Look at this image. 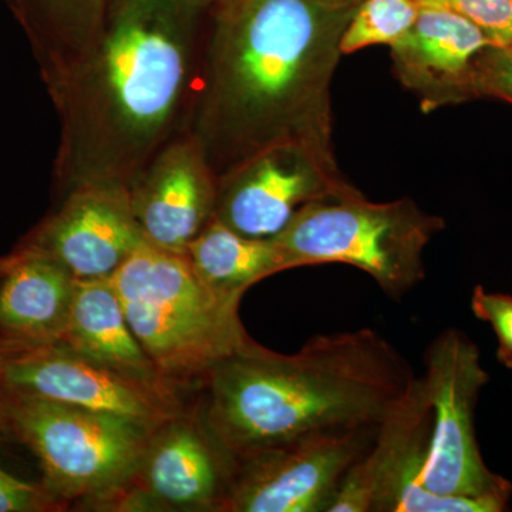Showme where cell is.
<instances>
[{
  "instance_id": "1",
  "label": "cell",
  "mask_w": 512,
  "mask_h": 512,
  "mask_svg": "<svg viewBox=\"0 0 512 512\" xmlns=\"http://www.w3.org/2000/svg\"><path fill=\"white\" fill-rule=\"evenodd\" d=\"M356 9L212 0L184 131L217 178L276 146L333 156L330 86Z\"/></svg>"
},
{
  "instance_id": "2",
  "label": "cell",
  "mask_w": 512,
  "mask_h": 512,
  "mask_svg": "<svg viewBox=\"0 0 512 512\" xmlns=\"http://www.w3.org/2000/svg\"><path fill=\"white\" fill-rule=\"evenodd\" d=\"M208 0H109L96 42L53 89L62 113L64 191L130 187L183 133Z\"/></svg>"
},
{
  "instance_id": "3",
  "label": "cell",
  "mask_w": 512,
  "mask_h": 512,
  "mask_svg": "<svg viewBox=\"0 0 512 512\" xmlns=\"http://www.w3.org/2000/svg\"><path fill=\"white\" fill-rule=\"evenodd\" d=\"M205 377V427L238 461L318 431L377 427L416 375L362 328L313 336L293 355L254 342Z\"/></svg>"
},
{
  "instance_id": "4",
  "label": "cell",
  "mask_w": 512,
  "mask_h": 512,
  "mask_svg": "<svg viewBox=\"0 0 512 512\" xmlns=\"http://www.w3.org/2000/svg\"><path fill=\"white\" fill-rule=\"evenodd\" d=\"M131 330L161 375L207 376L247 349L242 296L215 291L187 255L144 242L110 276Z\"/></svg>"
},
{
  "instance_id": "5",
  "label": "cell",
  "mask_w": 512,
  "mask_h": 512,
  "mask_svg": "<svg viewBox=\"0 0 512 512\" xmlns=\"http://www.w3.org/2000/svg\"><path fill=\"white\" fill-rule=\"evenodd\" d=\"M443 228L410 198L372 202L352 188L309 202L272 239L293 268L352 265L399 301L426 278L424 251Z\"/></svg>"
},
{
  "instance_id": "6",
  "label": "cell",
  "mask_w": 512,
  "mask_h": 512,
  "mask_svg": "<svg viewBox=\"0 0 512 512\" xmlns=\"http://www.w3.org/2000/svg\"><path fill=\"white\" fill-rule=\"evenodd\" d=\"M56 498H111L133 483L156 431L113 414L12 394L6 406Z\"/></svg>"
},
{
  "instance_id": "7",
  "label": "cell",
  "mask_w": 512,
  "mask_h": 512,
  "mask_svg": "<svg viewBox=\"0 0 512 512\" xmlns=\"http://www.w3.org/2000/svg\"><path fill=\"white\" fill-rule=\"evenodd\" d=\"M431 410L423 484L446 498H503L511 487L488 470L474 431V409L488 376L477 346L457 329L444 330L424 353L421 375Z\"/></svg>"
},
{
  "instance_id": "8",
  "label": "cell",
  "mask_w": 512,
  "mask_h": 512,
  "mask_svg": "<svg viewBox=\"0 0 512 512\" xmlns=\"http://www.w3.org/2000/svg\"><path fill=\"white\" fill-rule=\"evenodd\" d=\"M431 410L421 377L377 426L365 454L349 468L328 512H500L503 498H446L423 484Z\"/></svg>"
},
{
  "instance_id": "9",
  "label": "cell",
  "mask_w": 512,
  "mask_h": 512,
  "mask_svg": "<svg viewBox=\"0 0 512 512\" xmlns=\"http://www.w3.org/2000/svg\"><path fill=\"white\" fill-rule=\"evenodd\" d=\"M377 427L318 431L237 461L222 511L328 512Z\"/></svg>"
},
{
  "instance_id": "10",
  "label": "cell",
  "mask_w": 512,
  "mask_h": 512,
  "mask_svg": "<svg viewBox=\"0 0 512 512\" xmlns=\"http://www.w3.org/2000/svg\"><path fill=\"white\" fill-rule=\"evenodd\" d=\"M352 188L335 158L284 144L218 178L214 218L245 237L271 239L309 202Z\"/></svg>"
},
{
  "instance_id": "11",
  "label": "cell",
  "mask_w": 512,
  "mask_h": 512,
  "mask_svg": "<svg viewBox=\"0 0 512 512\" xmlns=\"http://www.w3.org/2000/svg\"><path fill=\"white\" fill-rule=\"evenodd\" d=\"M0 380L12 394L113 414L157 431L173 420L170 392L117 372L62 343L10 357Z\"/></svg>"
},
{
  "instance_id": "12",
  "label": "cell",
  "mask_w": 512,
  "mask_h": 512,
  "mask_svg": "<svg viewBox=\"0 0 512 512\" xmlns=\"http://www.w3.org/2000/svg\"><path fill=\"white\" fill-rule=\"evenodd\" d=\"M144 242L128 187L89 184L66 192L28 248L52 256L76 279H99L110 278Z\"/></svg>"
},
{
  "instance_id": "13",
  "label": "cell",
  "mask_w": 512,
  "mask_h": 512,
  "mask_svg": "<svg viewBox=\"0 0 512 512\" xmlns=\"http://www.w3.org/2000/svg\"><path fill=\"white\" fill-rule=\"evenodd\" d=\"M128 191L148 244L185 254L214 218L218 178L200 144L183 131L151 158Z\"/></svg>"
},
{
  "instance_id": "14",
  "label": "cell",
  "mask_w": 512,
  "mask_h": 512,
  "mask_svg": "<svg viewBox=\"0 0 512 512\" xmlns=\"http://www.w3.org/2000/svg\"><path fill=\"white\" fill-rule=\"evenodd\" d=\"M237 460L210 431L170 420L151 440L137 476L158 505L222 511Z\"/></svg>"
},
{
  "instance_id": "15",
  "label": "cell",
  "mask_w": 512,
  "mask_h": 512,
  "mask_svg": "<svg viewBox=\"0 0 512 512\" xmlns=\"http://www.w3.org/2000/svg\"><path fill=\"white\" fill-rule=\"evenodd\" d=\"M390 47L400 79L431 107L456 94L473 60L494 49L470 20L433 6H420L413 28Z\"/></svg>"
},
{
  "instance_id": "16",
  "label": "cell",
  "mask_w": 512,
  "mask_h": 512,
  "mask_svg": "<svg viewBox=\"0 0 512 512\" xmlns=\"http://www.w3.org/2000/svg\"><path fill=\"white\" fill-rule=\"evenodd\" d=\"M77 279L52 256L26 248L0 285V326L33 346L62 343Z\"/></svg>"
},
{
  "instance_id": "17",
  "label": "cell",
  "mask_w": 512,
  "mask_h": 512,
  "mask_svg": "<svg viewBox=\"0 0 512 512\" xmlns=\"http://www.w3.org/2000/svg\"><path fill=\"white\" fill-rule=\"evenodd\" d=\"M62 345L100 365L165 390L164 376L128 325L110 278L77 279Z\"/></svg>"
},
{
  "instance_id": "18",
  "label": "cell",
  "mask_w": 512,
  "mask_h": 512,
  "mask_svg": "<svg viewBox=\"0 0 512 512\" xmlns=\"http://www.w3.org/2000/svg\"><path fill=\"white\" fill-rule=\"evenodd\" d=\"M185 255L205 284L235 296L268 276L293 269L274 239L245 237L217 218L192 239Z\"/></svg>"
},
{
  "instance_id": "19",
  "label": "cell",
  "mask_w": 512,
  "mask_h": 512,
  "mask_svg": "<svg viewBox=\"0 0 512 512\" xmlns=\"http://www.w3.org/2000/svg\"><path fill=\"white\" fill-rule=\"evenodd\" d=\"M45 52L53 89L96 42L109 0H20Z\"/></svg>"
},
{
  "instance_id": "20",
  "label": "cell",
  "mask_w": 512,
  "mask_h": 512,
  "mask_svg": "<svg viewBox=\"0 0 512 512\" xmlns=\"http://www.w3.org/2000/svg\"><path fill=\"white\" fill-rule=\"evenodd\" d=\"M420 5L417 0H363L340 40L342 55L373 45L399 42L413 28Z\"/></svg>"
},
{
  "instance_id": "21",
  "label": "cell",
  "mask_w": 512,
  "mask_h": 512,
  "mask_svg": "<svg viewBox=\"0 0 512 512\" xmlns=\"http://www.w3.org/2000/svg\"><path fill=\"white\" fill-rule=\"evenodd\" d=\"M450 10L483 30L494 49H512V0H417Z\"/></svg>"
},
{
  "instance_id": "22",
  "label": "cell",
  "mask_w": 512,
  "mask_h": 512,
  "mask_svg": "<svg viewBox=\"0 0 512 512\" xmlns=\"http://www.w3.org/2000/svg\"><path fill=\"white\" fill-rule=\"evenodd\" d=\"M471 309L478 319L493 326L500 342V360L512 367V296L488 293L478 286L471 299Z\"/></svg>"
},
{
  "instance_id": "23",
  "label": "cell",
  "mask_w": 512,
  "mask_h": 512,
  "mask_svg": "<svg viewBox=\"0 0 512 512\" xmlns=\"http://www.w3.org/2000/svg\"><path fill=\"white\" fill-rule=\"evenodd\" d=\"M55 498L46 487L20 480L0 467V512L47 510L55 504Z\"/></svg>"
},
{
  "instance_id": "24",
  "label": "cell",
  "mask_w": 512,
  "mask_h": 512,
  "mask_svg": "<svg viewBox=\"0 0 512 512\" xmlns=\"http://www.w3.org/2000/svg\"><path fill=\"white\" fill-rule=\"evenodd\" d=\"M498 57L494 69L491 70V84L498 92L512 99V52L497 50Z\"/></svg>"
},
{
  "instance_id": "25",
  "label": "cell",
  "mask_w": 512,
  "mask_h": 512,
  "mask_svg": "<svg viewBox=\"0 0 512 512\" xmlns=\"http://www.w3.org/2000/svg\"><path fill=\"white\" fill-rule=\"evenodd\" d=\"M313 2L332 9H356L363 0H313Z\"/></svg>"
},
{
  "instance_id": "26",
  "label": "cell",
  "mask_w": 512,
  "mask_h": 512,
  "mask_svg": "<svg viewBox=\"0 0 512 512\" xmlns=\"http://www.w3.org/2000/svg\"><path fill=\"white\" fill-rule=\"evenodd\" d=\"M9 265V259L8 261H0V274H5L6 268H8Z\"/></svg>"
},
{
  "instance_id": "27",
  "label": "cell",
  "mask_w": 512,
  "mask_h": 512,
  "mask_svg": "<svg viewBox=\"0 0 512 512\" xmlns=\"http://www.w3.org/2000/svg\"><path fill=\"white\" fill-rule=\"evenodd\" d=\"M3 416H6V406H3V403L0 402V421H2Z\"/></svg>"
},
{
  "instance_id": "28",
  "label": "cell",
  "mask_w": 512,
  "mask_h": 512,
  "mask_svg": "<svg viewBox=\"0 0 512 512\" xmlns=\"http://www.w3.org/2000/svg\"><path fill=\"white\" fill-rule=\"evenodd\" d=\"M208 2H212V0H208Z\"/></svg>"
},
{
  "instance_id": "29",
  "label": "cell",
  "mask_w": 512,
  "mask_h": 512,
  "mask_svg": "<svg viewBox=\"0 0 512 512\" xmlns=\"http://www.w3.org/2000/svg\"><path fill=\"white\" fill-rule=\"evenodd\" d=\"M511 52H512V50H511Z\"/></svg>"
},
{
  "instance_id": "30",
  "label": "cell",
  "mask_w": 512,
  "mask_h": 512,
  "mask_svg": "<svg viewBox=\"0 0 512 512\" xmlns=\"http://www.w3.org/2000/svg\"><path fill=\"white\" fill-rule=\"evenodd\" d=\"M512 50V49H511Z\"/></svg>"
}]
</instances>
